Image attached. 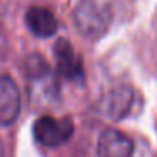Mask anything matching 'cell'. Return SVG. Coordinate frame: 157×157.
<instances>
[{
	"instance_id": "cell-8",
	"label": "cell",
	"mask_w": 157,
	"mask_h": 157,
	"mask_svg": "<svg viewBox=\"0 0 157 157\" xmlns=\"http://www.w3.org/2000/svg\"><path fill=\"white\" fill-rule=\"evenodd\" d=\"M25 76L34 81H42L49 76V66L41 56H31L25 61Z\"/></svg>"
},
{
	"instance_id": "cell-5",
	"label": "cell",
	"mask_w": 157,
	"mask_h": 157,
	"mask_svg": "<svg viewBox=\"0 0 157 157\" xmlns=\"http://www.w3.org/2000/svg\"><path fill=\"white\" fill-rule=\"evenodd\" d=\"M98 157H133V142L128 135L115 128H108L100 135Z\"/></svg>"
},
{
	"instance_id": "cell-6",
	"label": "cell",
	"mask_w": 157,
	"mask_h": 157,
	"mask_svg": "<svg viewBox=\"0 0 157 157\" xmlns=\"http://www.w3.org/2000/svg\"><path fill=\"white\" fill-rule=\"evenodd\" d=\"M25 24L37 37H51L58 31V19L46 7H31L25 14Z\"/></svg>"
},
{
	"instance_id": "cell-7",
	"label": "cell",
	"mask_w": 157,
	"mask_h": 157,
	"mask_svg": "<svg viewBox=\"0 0 157 157\" xmlns=\"http://www.w3.org/2000/svg\"><path fill=\"white\" fill-rule=\"evenodd\" d=\"M133 103V93L128 88H117L108 93V96L103 101V112L106 117L113 120H120L127 117Z\"/></svg>"
},
{
	"instance_id": "cell-2",
	"label": "cell",
	"mask_w": 157,
	"mask_h": 157,
	"mask_svg": "<svg viewBox=\"0 0 157 157\" xmlns=\"http://www.w3.org/2000/svg\"><path fill=\"white\" fill-rule=\"evenodd\" d=\"M34 139L44 147H59L69 142L75 133V123L71 118H54V117H39L32 127Z\"/></svg>"
},
{
	"instance_id": "cell-9",
	"label": "cell",
	"mask_w": 157,
	"mask_h": 157,
	"mask_svg": "<svg viewBox=\"0 0 157 157\" xmlns=\"http://www.w3.org/2000/svg\"><path fill=\"white\" fill-rule=\"evenodd\" d=\"M0 157H4V145H2V140H0Z\"/></svg>"
},
{
	"instance_id": "cell-4",
	"label": "cell",
	"mask_w": 157,
	"mask_h": 157,
	"mask_svg": "<svg viewBox=\"0 0 157 157\" xmlns=\"http://www.w3.org/2000/svg\"><path fill=\"white\" fill-rule=\"evenodd\" d=\"M54 56H56V69L63 78L69 81H79L83 79V61L76 54L71 42L66 39H59L54 44Z\"/></svg>"
},
{
	"instance_id": "cell-1",
	"label": "cell",
	"mask_w": 157,
	"mask_h": 157,
	"mask_svg": "<svg viewBox=\"0 0 157 157\" xmlns=\"http://www.w3.org/2000/svg\"><path fill=\"white\" fill-rule=\"evenodd\" d=\"M112 10L105 0H81L75 9L76 29L88 39H98L108 31Z\"/></svg>"
},
{
	"instance_id": "cell-10",
	"label": "cell",
	"mask_w": 157,
	"mask_h": 157,
	"mask_svg": "<svg viewBox=\"0 0 157 157\" xmlns=\"http://www.w3.org/2000/svg\"><path fill=\"white\" fill-rule=\"evenodd\" d=\"M2 46H4V37H2V32H0V51H2Z\"/></svg>"
},
{
	"instance_id": "cell-3",
	"label": "cell",
	"mask_w": 157,
	"mask_h": 157,
	"mask_svg": "<svg viewBox=\"0 0 157 157\" xmlns=\"http://www.w3.org/2000/svg\"><path fill=\"white\" fill-rule=\"evenodd\" d=\"M21 113V91L15 81L7 75H0V125H12Z\"/></svg>"
}]
</instances>
